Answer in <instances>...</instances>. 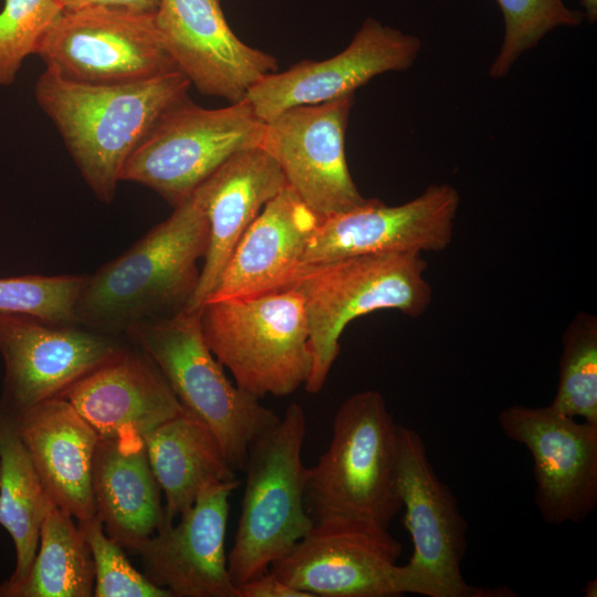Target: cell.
Here are the masks:
<instances>
[{
	"instance_id": "1",
	"label": "cell",
	"mask_w": 597,
	"mask_h": 597,
	"mask_svg": "<svg viewBox=\"0 0 597 597\" xmlns=\"http://www.w3.org/2000/svg\"><path fill=\"white\" fill-rule=\"evenodd\" d=\"M209 243L199 187L125 252L85 274L75 323L124 336L132 326L187 308Z\"/></svg>"
},
{
	"instance_id": "2",
	"label": "cell",
	"mask_w": 597,
	"mask_h": 597,
	"mask_svg": "<svg viewBox=\"0 0 597 597\" xmlns=\"http://www.w3.org/2000/svg\"><path fill=\"white\" fill-rule=\"evenodd\" d=\"M190 86L178 71L137 82L88 84L45 69L34 96L85 184L109 203L129 156L159 116L188 96Z\"/></svg>"
},
{
	"instance_id": "3",
	"label": "cell",
	"mask_w": 597,
	"mask_h": 597,
	"mask_svg": "<svg viewBox=\"0 0 597 597\" xmlns=\"http://www.w3.org/2000/svg\"><path fill=\"white\" fill-rule=\"evenodd\" d=\"M399 425L377 390L349 396L337 409L332 439L308 468L305 507L315 523L357 521L388 528L402 509Z\"/></svg>"
},
{
	"instance_id": "4",
	"label": "cell",
	"mask_w": 597,
	"mask_h": 597,
	"mask_svg": "<svg viewBox=\"0 0 597 597\" xmlns=\"http://www.w3.org/2000/svg\"><path fill=\"white\" fill-rule=\"evenodd\" d=\"M420 253H377L302 263L282 290L303 298L312 369L304 388L320 392L339 354V336L357 317L380 310L421 316L432 301Z\"/></svg>"
},
{
	"instance_id": "5",
	"label": "cell",
	"mask_w": 597,
	"mask_h": 597,
	"mask_svg": "<svg viewBox=\"0 0 597 597\" xmlns=\"http://www.w3.org/2000/svg\"><path fill=\"white\" fill-rule=\"evenodd\" d=\"M306 418L292 402L251 444L228 570L237 585L268 572L314 526L305 507L308 468L302 460Z\"/></svg>"
},
{
	"instance_id": "6",
	"label": "cell",
	"mask_w": 597,
	"mask_h": 597,
	"mask_svg": "<svg viewBox=\"0 0 597 597\" xmlns=\"http://www.w3.org/2000/svg\"><path fill=\"white\" fill-rule=\"evenodd\" d=\"M124 337L151 359L182 407L213 432L233 470H243L253 441L280 417L228 379L203 338L199 310L138 323Z\"/></svg>"
},
{
	"instance_id": "7",
	"label": "cell",
	"mask_w": 597,
	"mask_h": 597,
	"mask_svg": "<svg viewBox=\"0 0 597 597\" xmlns=\"http://www.w3.org/2000/svg\"><path fill=\"white\" fill-rule=\"evenodd\" d=\"M199 315L209 349L242 390L259 399L284 397L307 381L310 327L296 291L207 301Z\"/></svg>"
},
{
	"instance_id": "8",
	"label": "cell",
	"mask_w": 597,
	"mask_h": 597,
	"mask_svg": "<svg viewBox=\"0 0 597 597\" xmlns=\"http://www.w3.org/2000/svg\"><path fill=\"white\" fill-rule=\"evenodd\" d=\"M264 127L247 98L206 108L186 96L155 122L121 181L145 186L175 208L233 154L261 146Z\"/></svg>"
},
{
	"instance_id": "9",
	"label": "cell",
	"mask_w": 597,
	"mask_h": 597,
	"mask_svg": "<svg viewBox=\"0 0 597 597\" xmlns=\"http://www.w3.org/2000/svg\"><path fill=\"white\" fill-rule=\"evenodd\" d=\"M398 486L413 549L407 564L394 569L397 596L494 597L501 596L496 593H513L505 587L483 589L464 580L461 564L468 523L452 490L432 468L420 434L401 425Z\"/></svg>"
},
{
	"instance_id": "10",
	"label": "cell",
	"mask_w": 597,
	"mask_h": 597,
	"mask_svg": "<svg viewBox=\"0 0 597 597\" xmlns=\"http://www.w3.org/2000/svg\"><path fill=\"white\" fill-rule=\"evenodd\" d=\"M35 55L61 77L88 84L137 82L178 71L155 13L108 7L63 11Z\"/></svg>"
},
{
	"instance_id": "11",
	"label": "cell",
	"mask_w": 597,
	"mask_h": 597,
	"mask_svg": "<svg viewBox=\"0 0 597 597\" xmlns=\"http://www.w3.org/2000/svg\"><path fill=\"white\" fill-rule=\"evenodd\" d=\"M116 336L78 324L0 313V355L4 364L0 409L15 416L62 395L125 345Z\"/></svg>"
},
{
	"instance_id": "12",
	"label": "cell",
	"mask_w": 597,
	"mask_h": 597,
	"mask_svg": "<svg viewBox=\"0 0 597 597\" xmlns=\"http://www.w3.org/2000/svg\"><path fill=\"white\" fill-rule=\"evenodd\" d=\"M354 94L295 106L265 122L261 147L281 168L286 184L321 218L363 206L349 172L345 133Z\"/></svg>"
},
{
	"instance_id": "13",
	"label": "cell",
	"mask_w": 597,
	"mask_h": 597,
	"mask_svg": "<svg viewBox=\"0 0 597 597\" xmlns=\"http://www.w3.org/2000/svg\"><path fill=\"white\" fill-rule=\"evenodd\" d=\"M503 433L533 457L535 503L545 523H580L597 506V423L577 422L551 406L513 405L499 417Z\"/></svg>"
},
{
	"instance_id": "14",
	"label": "cell",
	"mask_w": 597,
	"mask_h": 597,
	"mask_svg": "<svg viewBox=\"0 0 597 597\" xmlns=\"http://www.w3.org/2000/svg\"><path fill=\"white\" fill-rule=\"evenodd\" d=\"M461 203L450 184L429 185L399 206L377 198L353 210L323 218L311 237L302 263L377 253L443 251L452 241Z\"/></svg>"
},
{
	"instance_id": "15",
	"label": "cell",
	"mask_w": 597,
	"mask_h": 597,
	"mask_svg": "<svg viewBox=\"0 0 597 597\" xmlns=\"http://www.w3.org/2000/svg\"><path fill=\"white\" fill-rule=\"evenodd\" d=\"M402 551L388 528L357 521L315 523L272 573L311 597H396Z\"/></svg>"
},
{
	"instance_id": "16",
	"label": "cell",
	"mask_w": 597,
	"mask_h": 597,
	"mask_svg": "<svg viewBox=\"0 0 597 597\" xmlns=\"http://www.w3.org/2000/svg\"><path fill=\"white\" fill-rule=\"evenodd\" d=\"M422 44L418 36L368 18L338 54L323 61L304 60L255 83L245 98L268 122L285 109L320 104L354 94L375 76L410 69Z\"/></svg>"
},
{
	"instance_id": "17",
	"label": "cell",
	"mask_w": 597,
	"mask_h": 597,
	"mask_svg": "<svg viewBox=\"0 0 597 597\" xmlns=\"http://www.w3.org/2000/svg\"><path fill=\"white\" fill-rule=\"evenodd\" d=\"M155 20L178 72L203 95L239 102L279 70L274 56L234 34L221 0H159Z\"/></svg>"
},
{
	"instance_id": "18",
	"label": "cell",
	"mask_w": 597,
	"mask_h": 597,
	"mask_svg": "<svg viewBox=\"0 0 597 597\" xmlns=\"http://www.w3.org/2000/svg\"><path fill=\"white\" fill-rule=\"evenodd\" d=\"M239 485L238 479L208 485L177 523L164 521L135 547L145 575L171 597H238L224 537L229 499Z\"/></svg>"
},
{
	"instance_id": "19",
	"label": "cell",
	"mask_w": 597,
	"mask_h": 597,
	"mask_svg": "<svg viewBox=\"0 0 597 597\" xmlns=\"http://www.w3.org/2000/svg\"><path fill=\"white\" fill-rule=\"evenodd\" d=\"M62 397L102 438H143L186 410L151 359L127 339Z\"/></svg>"
},
{
	"instance_id": "20",
	"label": "cell",
	"mask_w": 597,
	"mask_h": 597,
	"mask_svg": "<svg viewBox=\"0 0 597 597\" xmlns=\"http://www.w3.org/2000/svg\"><path fill=\"white\" fill-rule=\"evenodd\" d=\"M322 219L287 185L244 232L205 302L281 291L302 264Z\"/></svg>"
},
{
	"instance_id": "21",
	"label": "cell",
	"mask_w": 597,
	"mask_h": 597,
	"mask_svg": "<svg viewBox=\"0 0 597 597\" xmlns=\"http://www.w3.org/2000/svg\"><path fill=\"white\" fill-rule=\"evenodd\" d=\"M287 186L273 157L261 146L229 157L200 186L209 243L197 290L187 311H197L213 291L235 245L264 206Z\"/></svg>"
},
{
	"instance_id": "22",
	"label": "cell",
	"mask_w": 597,
	"mask_h": 597,
	"mask_svg": "<svg viewBox=\"0 0 597 597\" xmlns=\"http://www.w3.org/2000/svg\"><path fill=\"white\" fill-rule=\"evenodd\" d=\"M10 417L54 505L77 522L94 516L92 468L97 432L63 397Z\"/></svg>"
},
{
	"instance_id": "23",
	"label": "cell",
	"mask_w": 597,
	"mask_h": 597,
	"mask_svg": "<svg viewBox=\"0 0 597 597\" xmlns=\"http://www.w3.org/2000/svg\"><path fill=\"white\" fill-rule=\"evenodd\" d=\"M95 515L107 535L135 549L164 522L160 488L139 436L100 437L92 468Z\"/></svg>"
},
{
	"instance_id": "24",
	"label": "cell",
	"mask_w": 597,
	"mask_h": 597,
	"mask_svg": "<svg viewBox=\"0 0 597 597\" xmlns=\"http://www.w3.org/2000/svg\"><path fill=\"white\" fill-rule=\"evenodd\" d=\"M143 440L165 494V522H174L208 485L237 480L213 432L187 410L147 432Z\"/></svg>"
},
{
	"instance_id": "25",
	"label": "cell",
	"mask_w": 597,
	"mask_h": 597,
	"mask_svg": "<svg viewBox=\"0 0 597 597\" xmlns=\"http://www.w3.org/2000/svg\"><path fill=\"white\" fill-rule=\"evenodd\" d=\"M53 506L12 418L0 409V525L15 549L14 570L3 583H18L28 573L42 522Z\"/></svg>"
},
{
	"instance_id": "26",
	"label": "cell",
	"mask_w": 597,
	"mask_h": 597,
	"mask_svg": "<svg viewBox=\"0 0 597 597\" xmlns=\"http://www.w3.org/2000/svg\"><path fill=\"white\" fill-rule=\"evenodd\" d=\"M57 506L45 515L35 556L25 576L0 584V597H90L94 565L80 524Z\"/></svg>"
},
{
	"instance_id": "27",
	"label": "cell",
	"mask_w": 597,
	"mask_h": 597,
	"mask_svg": "<svg viewBox=\"0 0 597 597\" xmlns=\"http://www.w3.org/2000/svg\"><path fill=\"white\" fill-rule=\"evenodd\" d=\"M558 384L549 405L568 417L597 423V318L580 312L562 338Z\"/></svg>"
},
{
	"instance_id": "28",
	"label": "cell",
	"mask_w": 597,
	"mask_h": 597,
	"mask_svg": "<svg viewBox=\"0 0 597 597\" xmlns=\"http://www.w3.org/2000/svg\"><path fill=\"white\" fill-rule=\"evenodd\" d=\"M503 17L504 34L489 76L507 75L526 51L557 28H576L585 20L583 11L567 7L563 0H496Z\"/></svg>"
},
{
	"instance_id": "29",
	"label": "cell",
	"mask_w": 597,
	"mask_h": 597,
	"mask_svg": "<svg viewBox=\"0 0 597 597\" xmlns=\"http://www.w3.org/2000/svg\"><path fill=\"white\" fill-rule=\"evenodd\" d=\"M85 274L0 279V313L27 314L56 324H76L75 305Z\"/></svg>"
},
{
	"instance_id": "30",
	"label": "cell",
	"mask_w": 597,
	"mask_h": 597,
	"mask_svg": "<svg viewBox=\"0 0 597 597\" xmlns=\"http://www.w3.org/2000/svg\"><path fill=\"white\" fill-rule=\"evenodd\" d=\"M63 12L55 0H3L0 11V85L14 83L24 60Z\"/></svg>"
},
{
	"instance_id": "31",
	"label": "cell",
	"mask_w": 597,
	"mask_h": 597,
	"mask_svg": "<svg viewBox=\"0 0 597 597\" xmlns=\"http://www.w3.org/2000/svg\"><path fill=\"white\" fill-rule=\"evenodd\" d=\"M77 523L93 559L94 597H171L129 563L123 546L107 535L96 515Z\"/></svg>"
},
{
	"instance_id": "32",
	"label": "cell",
	"mask_w": 597,
	"mask_h": 597,
	"mask_svg": "<svg viewBox=\"0 0 597 597\" xmlns=\"http://www.w3.org/2000/svg\"><path fill=\"white\" fill-rule=\"evenodd\" d=\"M238 597H311L275 576L272 572L264 573L237 585Z\"/></svg>"
},
{
	"instance_id": "33",
	"label": "cell",
	"mask_w": 597,
	"mask_h": 597,
	"mask_svg": "<svg viewBox=\"0 0 597 597\" xmlns=\"http://www.w3.org/2000/svg\"><path fill=\"white\" fill-rule=\"evenodd\" d=\"M63 11H76L90 7H108L137 12L155 13L159 0H55Z\"/></svg>"
},
{
	"instance_id": "34",
	"label": "cell",
	"mask_w": 597,
	"mask_h": 597,
	"mask_svg": "<svg viewBox=\"0 0 597 597\" xmlns=\"http://www.w3.org/2000/svg\"><path fill=\"white\" fill-rule=\"evenodd\" d=\"M584 8V17L589 23H595L597 20V0H580Z\"/></svg>"
},
{
	"instance_id": "35",
	"label": "cell",
	"mask_w": 597,
	"mask_h": 597,
	"mask_svg": "<svg viewBox=\"0 0 597 597\" xmlns=\"http://www.w3.org/2000/svg\"><path fill=\"white\" fill-rule=\"evenodd\" d=\"M583 593L587 597H596L597 596V582L596 579L590 580L586 584V586L583 589Z\"/></svg>"
}]
</instances>
